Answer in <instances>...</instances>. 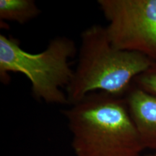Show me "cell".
<instances>
[{"instance_id": "3957f363", "label": "cell", "mask_w": 156, "mask_h": 156, "mask_svg": "<svg viewBox=\"0 0 156 156\" xmlns=\"http://www.w3.org/2000/svg\"><path fill=\"white\" fill-rule=\"evenodd\" d=\"M77 53L73 39L56 36L43 51L32 54L23 49L17 39L0 35V79L9 82V73H20L29 80L35 99L48 104L69 105L67 93L73 77L70 59Z\"/></svg>"}, {"instance_id": "ba28073f", "label": "cell", "mask_w": 156, "mask_h": 156, "mask_svg": "<svg viewBox=\"0 0 156 156\" xmlns=\"http://www.w3.org/2000/svg\"><path fill=\"white\" fill-rule=\"evenodd\" d=\"M147 156H156V152H155V153L153 154H151V155H148Z\"/></svg>"}, {"instance_id": "6da1fadb", "label": "cell", "mask_w": 156, "mask_h": 156, "mask_svg": "<svg viewBox=\"0 0 156 156\" xmlns=\"http://www.w3.org/2000/svg\"><path fill=\"white\" fill-rule=\"evenodd\" d=\"M64 111L76 156H140L145 150L125 97L97 92Z\"/></svg>"}, {"instance_id": "277c9868", "label": "cell", "mask_w": 156, "mask_h": 156, "mask_svg": "<svg viewBox=\"0 0 156 156\" xmlns=\"http://www.w3.org/2000/svg\"><path fill=\"white\" fill-rule=\"evenodd\" d=\"M98 4L115 48L156 61V0H98Z\"/></svg>"}, {"instance_id": "8992f818", "label": "cell", "mask_w": 156, "mask_h": 156, "mask_svg": "<svg viewBox=\"0 0 156 156\" xmlns=\"http://www.w3.org/2000/svg\"><path fill=\"white\" fill-rule=\"evenodd\" d=\"M41 12L34 0H0L1 22L7 20L25 24Z\"/></svg>"}, {"instance_id": "7a4b0ae2", "label": "cell", "mask_w": 156, "mask_h": 156, "mask_svg": "<svg viewBox=\"0 0 156 156\" xmlns=\"http://www.w3.org/2000/svg\"><path fill=\"white\" fill-rule=\"evenodd\" d=\"M77 55L73 79L67 87L69 105L92 93L125 97L134 80L153 62L139 53L117 49L109 40L106 27L98 24L82 32Z\"/></svg>"}, {"instance_id": "52a82bcc", "label": "cell", "mask_w": 156, "mask_h": 156, "mask_svg": "<svg viewBox=\"0 0 156 156\" xmlns=\"http://www.w3.org/2000/svg\"><path fill=\"white\" fill-rule=\"evenodd\" d=\"M133 85L156 97V61L134 80Z\"/></svg>"}, {"instance_id": "5b68a950", "label": "cell", "mask_w": 156, "mask_h": 156, "mask_svg": "<svg viewBox=\"0 0 156 156\" xmlns=\"http://www.w3.org/2000/svg\"><path fill=\"white\" fill-rule=\"evenodd\" d=\"M125 99L144 148L156 152V97L132 85Z\"/></svg>"}]
</instances>
